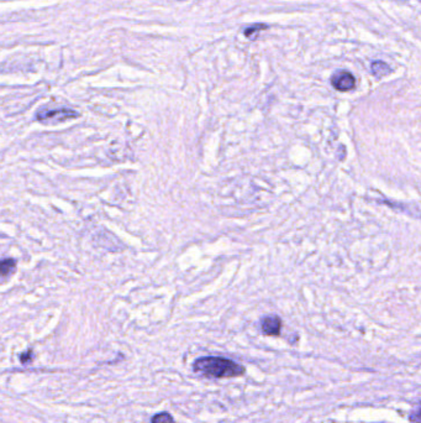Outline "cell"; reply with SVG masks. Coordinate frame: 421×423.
<instances>
[{"instance_id": "obj_1", "label": "cell", "mask_w": 421, "mask_h": 423, "mask_svg": "<svg viewBox=\"0 0 421 423\" xmlns=\"http://www.w3.org/2000/svg\"><path fill=\"white\" fill-rule=\"evenodd\" d=\"M193 371L209 379H230L246 374L245 366L222 357L198 358L193 363Z\"/></svg>"}, {"instance_id": "obj_2", "label": "cell", "mask_w": 421, "mask_h": 423, "mask_svg": "<svg viewBox=\"0 0 421 423\" xmlns=\"http://www.w3.org/2000/svg\"><path fill=\"white\" fill-rule=\"evenodd\" d=\"M78 113L75 110L62 107V108H46V109L38 110L36 114V119L40 122H48V120H53V122H63V120L73 119L77 118Z\"/></svg>"}, {"instance_id": "obj_3", "label": "cell", "mask_w": 421, "mask_h": 423, "mask_svg": "<svg viewBox=\"0 0 421 423\" xmlns=\"http://www.w3.org/2000/svg\"><path fill=\"white\" fill-rule=\"evenodd\" d=\"M332 85L337 91H352L356 87V78L351 72L337 71L332 75Z\"/></svg>"}, {"instance_id": "obj_4", "label": "cell", "mask_w": 421, "mask_h": 423, "mask_svg": "<svg viewBox=\"0 0 421 423\" xmlns=\"http://www.w3.org/2000/svg\"><path fill=\"white\" fill-rule=\"evenodd\" d=\"M261 328L266 336H280L282 321L277 316H267L261 321Z\"/></svg>"}, {"instance_id": "obj_5", "label": "cell", "mask_w": 421, "mask_h": 423, "mask_svg": "<svg viewBox=\"0 0 421 423\" xmlns=\"http://www.w3.org/2000/svg\"><path fill=\"white\" fill-rule=\"evenodd\" d=\"M371 71L374 77L382 78V77L388 76L389 73L392 72V68L386 62L373 61L371 65Z\"/></svg>"}, {"instance_id": "obj_6", "label": "cell", "mask_w": 421, "mask_h": 423, "mask_svg": "<svg viewBox=\"0 0 421 423\" xmlns=\"http://www.w3.org/2000/svg\"><path fill=\"white\" fill-rule=\"evenodd\" d=\"M151 423H175V419L170 412L163 411V412L155 414L151 419Z\"/></svg>"}, {"instance_id": "obj_7", "label": "cell", "mask_w": 421, "mask_h": 423, "mask_svg": "<svg viewBox=\"0 0 421 423\" xmlns=\"http://www.w3.org/2000/svg\"><path fill=\"white\" fill-rule=\"evenodd\" d=\"M1 276L5 277L6 275H9L10 272H13L15 270V260L13 259H5L1 262Z\"/></svg>"}, {"instance_id": "obj_8", "label": "cell", "mask_w": 421, "mask_h": 423, "mask_svg": "<svg viewBox=\"0 0 421 423\" xmlns=\"http://www.w3.org/2000/svg\"><path fill=\"white\" fill-rule=\"evenodd\" d=\"M266 29H267L266 25H252V26H250V28H247V29L245 30V35H246L247 38H253L256 36V33H258L260 31H262V30Z\"/></svg>"}, {"instance_id": "obj_9", "label": "cell", "mask_w": 421, "mask_h": 423, "mask_svg": "<svg viewBox=\"0 0 421 423\" xmlns=\"http://www.w3.org/2000/svg\"><path fill=\"white\" fill-rule=\"evenodd\" d=\"M31 360H33V350L31 349H28L26 352L20 354V362L23 363V364H28Z\"/></svg>"}, {"instance_id": "obj_10", "label": "cell", "mask_w": 421, "mask_h": 423, "mask_svg": "<svg viewBox=\"0 0 421 423\" xmlns=\"http://www.w3.org/2000/svg\"><path fill=\"white\" fill-rule=\"evenodd\" d=\"M410 419H412V423H421V404L412 411V414H410Z\"/></svg>"}, {"instance_id": "obj_11", "label": "cell", "mask_w": 421, "mask_h": 423, "mask_svg": "<svg viewBox=\"0 0 421 423\" xmlns=\"http://www.w3.org/2000/svg\"><path fill=\"white\" fill-rule=\"evenodd\" d=\"M420 1H421V0H420Z\"/></svg>"}]
</instances>
